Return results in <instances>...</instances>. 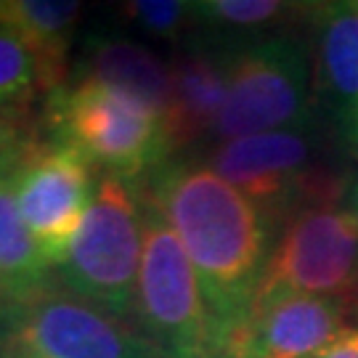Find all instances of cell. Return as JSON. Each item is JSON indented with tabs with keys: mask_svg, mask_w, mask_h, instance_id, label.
<instances>
[{
	"mask_svg": "<svg viewBox=\"0 0 358 358\" xmlns=\"http://www.w3.org/2000/svg\"><path fill=\"white\" fill-rule=\"evenodd\" d=\"M316 138L308 125L217 143L207 165L247 194L271 220H289L306 205L334 199L316 165Z\"/></svg>",
	"mask_w": 358,
	"mask_h": 358,
	"instance_id": "ba28073f",
	"label": "cell"
},
{
	"mask_svg": "<svg viewBox=\"0 0 358 358\" xmlns=\"http://www.w3.org/2000/svg\"><path fill=\"white\" fill-rule=\"evenodd\" d=\"M350 308L329 297L273 292L252 297L223 337L234 358H321L350 329Z\"/></svg>",
	"mask_w": 358,
	"mask_h": 358,
	"instance_id": "30bf717a",
	"label": "cell"
},
{
	"mask_svg": "<svg viewBox=\"0 0 358 358\" xmlns=\"http://www.w3.org/2000/svg\"><path fill=\"white\" fill-rule=\"evenodd\" d=\"M310 59L289 35L252 40L229 59V90L207 138L217 143L308 125Z\"/></svg>",
	"mask_w": 358,
	"mask_h": 358,
	"instance_id": "5b68a950",
	"label": "cell"
},
{
	"mask_svg": "<svg viewBox=\"0 0 358 358\" xmlns=\"http://www.w3.org/2000/svg\"><path fill=\"white\" fill-rule=\"evenodd\" d=\"M176 358H234L229 350L223 348H213V350H202V353H189V356H176Z\"/></svg>",
	"mask_w": 358,
	"mask_h": 358,
	"instance_id": "7402d4cb",
	"label": "cell"
},
{
	"mask_svg": "<svg viewBox=\"0 0 358 358\" xmlns=\"http://www.w3.org/2000/svg\"><path fill=\"white\" fill-rule=\"evenodd\" d=\"M13 196L27 231L45 263L56 268L75 242L88 213L96 178L93 167L62 143H40L11 176Z\"/></svg>",
	"mask_w": 358,
	"mask_h": 358,
	"instance_id": "9c48e42d",
	"label": "cell"
},
{
	"mask_svg": "<svg viewBox=\"0 0 358 358\" xmlns=\"http://www.w3.org/2000/svg\"><path fill=\"white\" fill-rule=\"evenodd\" d=\"M136 329L165 358L223 348V329L199 273L143 186V247L136 284Z\"/></svg>",
	"mask_w": 358,
	"mask_h": 358,
	"instance_id": "277c9868",
	"label": "cell"
},
{
	"mask_svg": "<svg viewBox=\"0 0 358 358\" xmlns=\"http://www.w3.org/2000/svg\"><path fill=\"white\" fill-rule=\"evenodd\" d=\"M350 122H353V128H356V136H358V106H356V112H353V117H350Z\"/></svg>",
	"mask_w": 358,
	"mask_h": 358,
	"instance_id": "603a6c76",
	"label": "cell"
},
{
	"mask_svg": "<svg viewBox=\"0 0 358 358\" xmlns=\"http://www.w3.org/2000/svg\"><path fill=\"white\" fill-rule=\"evenodd\" d=\"M353 207H356V213H358V189H356V196H353Z\"/></svg>",
	"mask_w": 358,
	"mask_h": 358,
	"instance_id": "cb8c5ba5",
	"label": "cell"
},
{
	"mask_svg": "<svg viewBox=\"0 0 358 358\" xmlns=\"http://www.w3.org/2000/svg\"><path fill=\"white\" fill-rule=\"evenodd\" d=\"M38 125L27 112H0V178L13 176L32 149L40 146Z\"/></svg>",
	"mask_w": 358,
	"mask_h": 358,
	"instance_id": "d6986e66",
	"label": "cell"
},
{
	"mask_svg": "<svg viewBox=\"0 0 358 358\" xmlns=\"http://www.w3.org/2000/svg\"><path fill=\"white\" fill-rule=\"evenodd\" d=\"M77 77L101 80L106 85L125 90L130 96L146 101L162 115V120H167L170 64L136 40L103 35V32L90 35L85 40V53H83V64H80Z\"/></svg>",
	"mask_w": 358,
	"mask_h": 358,
	"instance_id": "5bb4252c",
	"label": "cell"
},
{
	"mask_svg": "<svg viewBox=\"0 0 358 358\" xmlns=\"http://www.w3.org/2000/svg\"><path fill=\"white\" fill-rule=\"evenodd\" d=\"M43 122L53 143L77 152L101 176L141 183L173 157L162 115L101 80L77 77L48 93Z\"/></svg>",
	"mask_w": 358,
	"mask_h": 358,
	"instance_id": "7a4b0ae2",
	"label": "cell"
},
{
	"mask_svg": "<svg viewBox=\"0 0 358 358\" xmlns=\"http://www.w3.org/2000/svg\"><path fill=\"white\" fill-rule=\"evenodd\" d=\"M146 189L199 273L223 337L247 313L271 255L257 205L207 162L167 159Z\"/></svg>",
	"mask_w": 358,
	"mask_h": 358,
	"instance_id": "6da1fadb",
	"label": "cell"
},
{
	"mask_svg": "<svg viewBox=\"0 0 358 358\" xmlns=\"http://www.w3.org/2000/svg\"><path fill=\"white\" fill-rule=\"evenodd\" d=\"M141 247L143 186L99 176L75 242L56 266L59 284L117 319H133Z\"/></svg>",
	"mask_w": 358,
	"mask_h": 358,
	"instance_id": "3957f363",
	"label": "cell"
},
{
	"mask_svg": "<svg viewBox=\"0 0 358 358\" xmlns=\"http://www.w3.org/2000/svg\"><path fill=\"white\" fill-rule=\"evenodd\" d=\"M120 13L141 35L167 43H186L194 27H199L194 3L183 0H130L120 6Z\"/></svg>",
	"mask_w": 358,
	"mask_h": 358,
	"instance_id": "ac0fdd59",
	"label": "cell"
},
{
	"mask_svg": "<svg viewBox=\"0 0 358 358\" xmlns=\"http://www.w3.org/2000/svg\"><path fill=\"white\" fill-rule=\"evenodd\" d=\"M300 292L358 306V213L321 199L300 207L287 223L260 276L255 297Z\"/></svg>",
	"mask_w": 358,
	"mask_h": 358,
	"instance_id": "8992f818",
	"label": "cell"
},
{
	"mask_svg": "<svg viewBox=\"0 0 358 358\" xmlns=\"http://www.w3.org/2000/svg\"><path fill=\"white\" fill-rule=\"evenodd\" d=\"M313 93L353 117L358 106V0L313 6Z\"/></svg>",
	"mask_w": 358,
	"mask_h": 358,
	"instance_id": "7c38bea8",
	"label": "cell"
},
{
	"mask_svg": "<svg viewBox=\"0 0 358 358\" xmlns=\"http://www.w3.org/2000/svg\"><path fill=\"white\" fill-rule=\"evenodd\" d=\"M80 16L77 0H0V24L13 29L38 59L45 96L64 85Z\"/></svg>",
	"mask_w": 358,
	"mask_h": 358,
	"instance_id": "4fadbf2b",
	"label": "cell"
},
{
	"mask_svg": "<svg viewBox=\"0 0 358 358\" xmlns=\"http://www.w3.org/2000/svg\"><path fill=\"white\" fill-rule=\"evenodd\" d=\"M229 59L205 43H183L170 64L167 138L173 152L194 138L210 136L229 90Z\"/></svg>",
	"mask_w": 358,
	"mask_h": 358,
	"instance_id": "8fae6325",
	"label": "cell"
},
{
	"mask_svg": "<svg viewBox=\"0 0 358 358\" xmlns=\"http://www.w3.org/2000/svg\"><path fill=\"white\" fill-rule=\"evenodd\" d=\"M308 6L282 3V0H205L194 3L199 27L207 32L229 35H263L287 19H292Z\"/></svg>",
	"mask_w": 358,
	"mask_h": 358,
	"instance_id": "2e32d148",
	"label": "cell"
},
{
	"mask_svg": "<svg viewBox=\"0 0 358 358\" xmlns=\"http://www.w3.org/2000/svg\"><path fill=\"white\" fill-rule=\"evenodd\" d=\"M0 358H45L29 350L27 345H22L19 340H13L11 334L3 332V321H0Z\"/></svg>",
	"mask_w": 358,
	"mask_h": 358,
	"instance_id": "44dd1931",
	"label": "cell"
},
{
	"mask_svg": "<svg viewBox=\"0 0 358 358\" xmlns=\"http://www.w3.org/2000/svg\"><path fill=\"white\" fill-rule=\"evenodd\" d=\"M51 284V266L27 231L11 176L0 178V303H13Z\"/></svg>",
	"mask_w": 358,
	"mask_h": 358,
	"instance_id": "9a60e30c",
	"label": "cell"
},
{
	"mask_svg": "<svg viewBox=\"0 0 358 358\" xmlns=\"http://www.w3.org/2000/svg\"><path fill=\"white\" fill-rule=\"evenodd\" d=\"M43 93L38 59L13 29L0 24V112H27V103Z\"/></svg>",
	"mask_w": 358,
	"mask_h": 358,
	"instance_id": "e0dca14e",
	"label": "cell"
},
{
	"mask_svg": "<svg viewBox=\"0 0 358 358\" xmlns=\"http://www.w3.org/2000/svg\"><path fill=\"white\" fill-rule=\"evenodd\" d=\"M3 332L45 358H165L136 327L64 287L0 303Z\"/></svg>",
	"mask_w": 358,
	"mask_h": 358,
	"instance_id": "52a82bcc",
	"label": "cell"
},
{
	"mask_svg": "<svg viewBox=\"0 0 358 358\" xmlns=\"http://www.w3.org/2000/svg\"><path fill=\"white\" fill-rule=\"evenodd\" d=\"M321 358H358V327H350Z\"/></svg>",
	"mask_w": 358,
	"mask_h": 358,
	"instance_id": "ffe728a7",
	"label": "cell"
}]
</instances>
